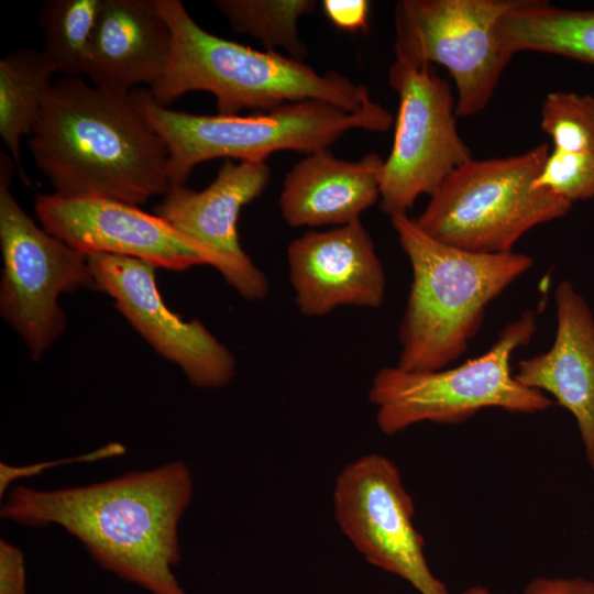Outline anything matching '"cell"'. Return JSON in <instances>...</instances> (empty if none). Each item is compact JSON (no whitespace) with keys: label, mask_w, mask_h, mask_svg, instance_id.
<instances>
[{"label":"cell","mask_w":594,"mask_h":594,"mask_svg":"<svg viewBox=\"0 0 594 594\" xmlns=\"http://www.w3.org/2000/svg\"><path fill=\"white\" fill-rule=\"evenodd\" d=\"M193 479L180 461L103 482L58 490L15 486L1 517L30 527L57 526L103 569L150 594H188L174 574L178 526Z\"/></svg>","instance_id":"cell-1"},{"label":"cell","mask_w":594,"mask_h":594,"mask_svg":"<svg viewBox=\"0 0 594 594\" xmlns=\"http://www.w3.org/2000/svg\"><path fill=\"white\" fill-rule=\"evenodd\" d=\"M29 150L55 195L140 206L170 188L168 150L131 91L81 77L53 84L29 135Z\"/></svg>","instance_id":"cell-2"},{"label":"cell","mask_w":594,"mask_h":594,"mask_svg":"<svg viewBox=\"0 0 594 594\" xmlns=\"http://www.w3.org/2000/svg\"><path fill=\"white\" fill-rule=\"evenodd\" d=\"M391 222L411 267L397 366L448 367L468 350L490 302L526 273L534 258L514 251L479 253L443 243L424 232L408 213L393 216Z\"/></svg>","instance_id":"cell-3"},{"label":"cell","mask_w":594,"mask_h":594,"mask_svg":"<svg viewBox=\"0 0 594 594\" xmlns=\"http://www.w3.org/2000/svg\"><path fill=\"white\" fill-rule=\"evenodd\" d=\"M156 4L173 34L168 66L148 87L163 107L193 91L212 94L222 116H238L244 109L267 112L305 100H322L352 112L371 100L366 86L342 74H320L278 52L257 51L209 33L179 0Z\"/></svg>","instance_id":"cell-4"},{"label":"cell","mask_w":594,"mask_h":594,"mask_svg":"<svg viewBox=\"0 0 594 594\" xmlns=\"http://www.w3.org/2000/svg\"><path fill=\"white\" fill-rule=\"evenodd\" d=\"M131 95L167 145L170 187L185 186L194 167L212 158L264 162L286 150L307 155L328 148L351 130L385 132L393 124L391 112L373 100L352 112L305 100L251 116H201L158 105L148 88Z\"/></svg>","instance_id":"cell-5"},{"label":"cell","mask_w":594,"mask_h":594,"mask_svg":"<svg viewBox=\"0 0 594 594\" xmlns=\"http://www.w3.org/2000/svg\"><path fill=\"white\" fill-rule=\"evenodd\" d=\"M549 153L541 143L517 155L469 160L430 196L418 227L443 243L479 253L512 252L530 229L564 217L572 205L534 180Z\"/></svg>","instance_id":"cell-6"},{"label":"cell","mask_w":594,"mask_h":594,"mask_svg":"<svg viewBox=\"0 0 594 594\" xmlns=\"http://www.w3.org/2000/svg\"><path fill=\"white\" fill-rule=\"evenodd\" d=\"M535 331L536 316L526 311L502 330L485 353L455 367H382L369 391L380 430L394 436L421 422L459 424L485 408L547 410L552 399L520 384L510 371L512 354L527 344Z\"/></svg>","instance_id":"cell-7"},{"label":"cell","mask_w":594,"mask_h":594,"mask_svg":"<svg viewBox=\"0 0 594 594\" xmlns=\"http://www.w3.org/2000/svg\"><path fill=\"white\" fill-rule=\"evenodd\" d=\"M14 161L0 155V314L40 359L64 332L58 298L95 289L87 255L40 228L10 190Z\"/></svg>","instance_id":"cell-8"},{"label":"cell","mask_w":594,"mask_h":594,"mask_svg":"<svg viewBox=\"0 0 594 594\" xmlns=\"http://www.w3.org/2000/svg\"><path fill=\"white\" fill-rule=\"evenodd\" d=\"M516 0H402L395 6V56L447 68L457 118L484 110L514 54L497 23Z\"/></svg>","instance_id":"cell-9"},{"label":"cell","mask_w":594,"mask_h":594,"mask_svg":"<svg viewBox=\"0 0 594 594\" xmlns=\"http://www.w3.org/2000/svg\"><path fill=\"white\" fill-rule=\"evenodd\" d=\"M388 84L398 111L382 169L380 208L393 217L407 213L419 196H431L472 154L457 129L450 85L433 65L395 56Z\"/></svg>","instance_id":"cell-10"},{"label":"cell","mask_w":594,"mask_h":594,"mask_svg":"<svg viewBox=\"0 0 594 594\" xmlns=\"http://www.w3.org/2000/svg\"><path fill=\"white\" fill-rule=\"evenodd\" d=\"M333 509L339 528L369 563L420 594H450L428 565L413 498L391 459L372 453L348 464L334 484Z\"/></svg>","instance_id":"cell-11"},{"label":"cell","mask_w":594,"mask_h":594,"mask_svg":"<svg viewBox=\"0 0 594 594\" xmlns=\"http://www.w3.org/2000/svg\"><path fill=\"white\" fill-rule=\"evenodd\" d=\"M95 289L113 299L114 307L164 359L176 364L197 388L228 385L237 360L205 324L186 321L170 311L158 292L152 264L121 255H87Z\"/></svg>","instance_id":"cell-12"},{"label":"cell","mask_w":594,"mask_h":594,"mask_svg":"<svg viewBox=\"0 0 594 594\" xmlns=\"http://www.w3.org/2000/svg\"><path fill=\"white\" fill-rule=\"evenodd\" d=\"M266 162L226 160L215 179L201 190L172 186L153 213L204 249L213 267L243 299L257 301L268 294V282L244 252L238 235L241 209L267 187Z\"/></svg>","instance_id":"cell-13"},{"label":"cell","mask_w":594,"mask_h":594,"mask_svg":"<svg viewBox=\"0 0 594 594\" xmlns=\"http://www.w3.org/2000/svg\"><path fill=\"white\" fill-rule=\"evenodd\" d=\"M34 210L47 232L85 255L129 256L170 271L213 266L208 252L139 206L48 194L36 197Z\"/></svg>","instance_id":"cell-14"},{"label":"cell","mask_w":594,"mask_h":594,"mask_svg":"<svg viewBox=\"0 0 594 594\" xmlns=\"http://www.w3.org/2000/svg\"><path fill=\"white\" fill-rule=\"evenodd\" d=\"M288 277L299 311L323 317L342 306L375 309L386 277L361 220L327 231H308L287 246Z\"/></svg>","instance_id":"cell-15"},{"label":"cell","mask_w":594,"mask_h":594,"mask_svg":"<svg viewBox=\"0 0 594 594\" xmlns=\"http://www.w3.org/2000/svg\"><path fill=\"white\" fill-rule=\"evenodd\" d=\"M557 330L549 350L518 364L515 378L552 395L575 418L585 457L594 470V316L573 284L554 293Z\"/></svg>","instance_id":"cell-16"},{"label":"cell","mask_w":594,"mask_h":594,"mask_svg":"<svg viewBox=\"0 0 594 594\" xmlns=\"http://www.w3.org/2000/svg\"><path fill=\"white\" fill-rule=\"evenodd\" d=\"M172 48L173 34L156 0H103L85 76L112 92L151 87L165 73Z\"/></svg>","instance_id":"cell-17"},{"label":"cell","mask_w":594,"mask_h":594,"mask_svg":"<svg viewBox=\"0 0 594 594\" xmlns=\"http://www.w3.org/2000/svg\"><path fill=\"white\" fill-rule=\"evenodd\" d=\"M383 165L376 153L359 161L337 158L328 148L307 154L284 178L278 197L282 218L294 228L360 220L380 201Z\"/></svg>","instance_id":"cell-18"},{"label":"cell","mask_w":594,"mask_h":594,"mask_svg":"<svg viewBox=\"0 0 594 594\" xmlns=\"http://www.w3.org/2000/svg\"><path fill=\"white\" fill-rule=\"evenodd\" d=\"M512 54L535 51L594 66V10H571L539 0H516L497 23Z\"/></svg>","instance_id":"cell-19"},{"label":"cell","mask_w":594,"mask_h":594,"mask_svg":"<svg viewBox=\"0 0 594 594\" xmlns=\"http://www.w3.org/2000/svg\"><path fill=\"white\" fill-rule=\"evenodd\" d=\"M40 51L19 48L0 61V135L22 169L21 139L30 135L53 84Z\"/></svg>","instance_id":"cell-20"},{"label":"cell","mask_w":594,"mask_h":594,"mask_svg":"<svg viewBox=\"0 0 594 594\" xmlns=\"http://www.w3.org/2000/svg\"><path fill=\"white\" fill-rule=\"evenodd\" d=\"M103 0H48L38 11L44 35L40 51L52 72L85 75L90 43Z\"/></svg>","instance_id":"cell-21"},{"label":"cell","mask_w":594,"mask_h":594,"mask_svg":"<svg viewBox=\"0 0 594 594\" xmlns=\"http://www.w3.org/2000/svg\"><path fill=\"white\" fill-rule=\"evenodd\" d=\"M215 6L227 18L233 32L248 34L265 51H286L305 62L307 47L298 33V20L312 12L314 0H217Z\"/></svg>","instance_id":"cell-22"},{"label":"cell","mask_w":594,"mask_h":594,"mask_svg":"<svg viewBox=\"0 0 594 594\" xmlns=\"http://www.w3.org/2000/svg\"><path fill=\"white\" fill-rule=\"evenodd\" d=\"M540 125L554 148L594 152V97L574 91H552L541 107Z\"/></svg>","instance_id":"cell-23"},{"label":"cell","mask_w":594,"mask_h":594,"mask_svg":"<svg viewBox=\"0 0 594 594\" xmlns=\"http://www.w3.org/2000/svg\"><path fill=\"white\" fill-rule=\"evenodd\" d=\"M536 188L551 191L571 205L594 197V152L548 153L534 180Z\"/></svg>","instance_id":"cell-24"},{"label":"cell","mask_w":594,"mask_h":594,"mask_svg":"<svg viewBox=\"0 0 594 594\" xmlns=\"http://www.w3.org/2000/svg\"><path fill=\"white\" fill-rule=\"evenodd\" d=\"M125 452L124 447L118 442H110L99 449L91 452L66 459H59L55 461L38 462L31 465H10L7 463H0V496L6 494L9 486L18 480L38 475L40 473L55 468L58 465L73 463V462H94L110 457L121 455Z\"/></svg>","instance_id":"cell-25"},{"label":"cell","mask_w":594,"mask_h":594,"mask_svg":"<svg viewBox=\"0 0 594 594\" xmlns=\"http://www.w3.org/2000/svg\"><path fill=\"white\" fill-rule=\"evenodd\" d=\"M0 594H26L23 552L3 539L0 540Z\"/></svg>","instance_id":"cell-26"},{"label":"cell","mask_w":594,"mask_h":594,"mask_svg":"<svg viewBox=\"0 0 594 594\" xmlns=\"http://www.w3.org/2000/svg\"><path fill=\"white\" fill-rule=\"evenodd\" d=\"M322 8L328 19L348 32L367 30L370 3L365 0H323Z\"/></svg>","instance_id":"cell-27"},{"label":"cell","mask_w":594,"mask_h":594,"mask_svg":"<svg viewBox=\"0 0 594 594\" xmlns=\"http://www.w3.org/2000/svg\"><path fill=\"white\" fill-rule=\"evenodd\" d=\"M522 594H594V581L575 578H535Z\"/></svg>","instance_id":"cell-28"},{"label":"cell","mask_w":594,"mask_h":594,"mask_svg":"<svg viewBox=\"0 0 594 594\" xmlns=\"http://www.w3.org/2000/svg\"><path fill=\"white\" fill-rule=\"evenodd\" d=\"M463 594H491L490 591L484 587V586H480V585H474V586H471L469 588H466Z\"/></svg>","instance_id":"cell-29"}]
</instances>
